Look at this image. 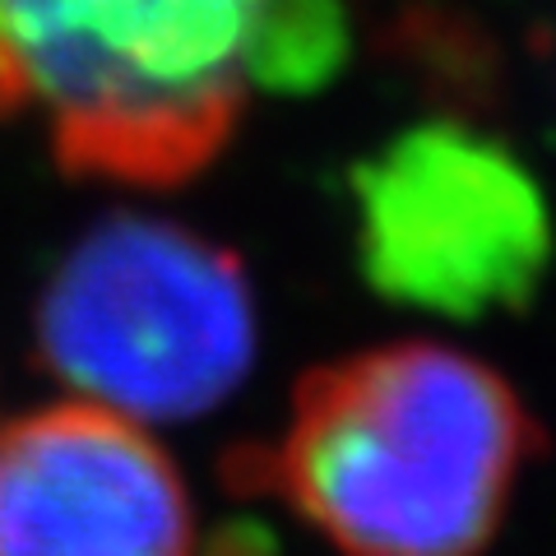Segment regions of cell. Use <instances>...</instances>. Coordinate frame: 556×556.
Returning <instances> with one entry per match:
<instances>
[{
  "label": "cell",
  "instance_id": "1",
  "mask_svg": "<svg viewBox=\"0 0 556 556\" xmlns=\"http://www.w3.org/2000/svg\"><path fill=\"white\" fill-rule=\"evenodd\" d=\"M538 450L496 367L413 339L302 376L288 427L237 445L223 478L283 501L343 556H482Z\"/></svg>",
  "mask_w": 556,
  "mask_h": 556
},
{
  "label": "cell",
  "instance_id": "2",
  "mask_svg": "<svg viewBox=\"0 0 556 556\" xmlns=\"http://www.w3.org/2000/svg\"><path fill=\"white\" fill-rule=\"evenodd\" d=\"M269 0H0V116H38L79 177L177 186L255 89Z\"/></svg>",
  "mask_w": 556,
  "mask_h": 556
},
{
  "label": "cell",
  "instance_id": "3",
  "mask_svg": "<svg viewBox=\"0 0 556 556\" xmlns=\"http://www.w3.org/2000/svg\"><path fill=\"white\" fill-rule=\"evenodd\" d=\"M38 357L130 422L204 417L255 362L251 278L228 247L167 218H108L47 278Z\"/></svg>",
  "mask_w": 556,
  "mask_h": 556
},
{
  "label": "cell",
  "instance_id": "4",
  "mask_svg": "<svg viewBox=\"0 0 556 556\" xmlns=\"http://www.w3.org/2000/svg\"><path fill=\"white\" fill-rule=\"evenodd\" d=\"M376 298L441 320L525 311L556 255L552 204L519 153L459 121L399 130L348 172Z\"/></svg>",
  "mask_w": 556,
  "mask_h": 556
},
{
  "label": "cell",
  "instance_id": "5",
  "mask_svg": "<svg viewBox=\"0 0 556 556\" xmlns=\"http://www.w3.org/2000/svg\"><path fill=\"white\" fill-rule=\"evenodd\" d=\"M0 556H195L190 492L139 422L89 399L0 427Z\"/></svg>",
  "mask_w": 556,
  "mask_h": 556
},
{
  "label": "cell",
  "instance_id": "6",
  "mask_svg": "<svg viewBox=\"0 0 556 556\" xmlns=\"http://www.w3.org/2000/svg\"><path fill=\"white\" fill-rule=\"evenodd\" d=\"M348 56V20L339 0H269L255 38V89L306 93Z\"/></svg>",
  "mask_w": 556,
  "mask_h": 556
}]
</instances>
